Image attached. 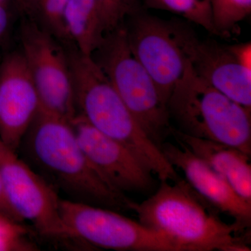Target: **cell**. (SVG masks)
Returning a JSON list of instances; mask_svg holds the SVG:
<instances>
[{"label":"cell","instance_id":"1","mask_svg":"<svg viewBox=\"0 0 251 251\" xmlns=\"http://www.w3.org/2000/svg\"><path fill=\"white\" fill-rule=\"evenodd\" d=\"M21 147L28 164L71 201L133 211L135 202L115 189L86 156L71 122L40 109Z\"/></svg>","mask_w":251,"mask_h":251},{"label":"cell","instance_id":"2","mask_svg":"<svg viewBox=\"0 0 251 251\" xmlns=\"http://www.w3.org/2000/svg\"><path fill=\"white\" fill-rule=\"evenodd\" d=\"M133 211L138 221L164 234L180 251H248L246 229L235 222L227 224L220 211L180 177L170 183L160 181L154 193Z\"/></svg>","mask_w":251,"mask_h":251},{"label":"cell","instance_id":"3","mask_svg":"<svg viewBox=\"0 0 251 251\" xmlns=\"http://www.w3.org/2000/svg\"><path fill=\"white\" fill-rule=\"evenodd\" d=\"M65 48L77 115L130 150L159 181L179 179L176 169L140 127L94 59L71 44Z\"/></svg>","mask_w":251,"mask_h":251},{"label":"cell","instance_id":"4","mask_svg":"<svg viewBox=\"0 0 251 251\" xmlns=\"http://www.w3.org/2000/svg\"><path fill=\"white\" fill-rule=\"evenodd\" d=\"M167 106L185 134L226 144L251 156V110L198 76L188 60Z\"/></svg>","mask_w":251,"mask_h":251},{"label":"cell","instance_id":"5","mask_svg":"<svg viewBox=\"0 0 251 251\" xmlns=\"http://www.w3.org/2000/svg\"><path fill=\"white\" fill-rule=\"evenodd\" d=\"M92 57L145 133L161 149L171 135V117L153 79L130 50L125 24L107 34Z\"/></svg>","mask_w":251,"mask_h":251},{"label":"cell","instance_id":"6","mask_svg":"<svg viewBox=\"0 0 251 251\" xmlns=\"http://www.w3.org/2000/svg\"><path fill=\"white\" fill-rule=\"evenodd\" d=\"M0 179L15 221H29L46 238L76 240L61 218L57 191L1 140Z\"/></svg>","mask_w":251,"mask_h":251},{"label":"cell","instance_id":"7","mask_svg":"<svg viewBox=\"0 0 251 251\" xmlns=\"http://www.w3.org/2000/svg\"><path fill=\"white\" fill-rule=\"evenodd\" d=\"M59 212L74 237L91 247L119 251H180L167 236L117 211L60 199Z\"/></svg>","mask_w":251,"mask_h":251},{"label":"cell","instance_id":"8","mask_svg":"<svg viewBox=\"0 0 251 251\" xmlns=\"http://www.w3.org/2000/svg\"><path fill=\"white\" fill-rule=\"evenodd\" d=\"M21 32V52L41 109L72 122L77 112L65 46L33 20L23 23Z\"/></svg>","mask_w":251,"mask_h":251},{"label":"cell","instance_id":"9","mask_svg":"<svg viewBox=\"0 0 251 251\" xmlns=\"http://www.w3.org/2000/svg\"><path fill=\"white\" fill-rule=\"evenodd\" d=\"M127 21L125 26L130 50L153 79L162 100L168 105L187 64L175 39L173 21L151 16L144 10Z\"/></svg>","mask_w":251,"mask_h":251},{"label":"cell","instance_id":"10","mask_svg":"<svg viewBox=\"0 0 251 251\" xmlns=\"http://www.w3.org/2000/svg\"><path fill=\"white\" fill-rule=\"evenodd\" d=\"M175 39L198 76L251 110V69L242 65L228 46L199 39L193 29L173 21Z\"/></svg>","mask_w":251,"mask_h":251},{"label":"cell","instance_id":"11","mask_svg":"<svg viewBox=\"0 0 251 251\" xmlns=\"http://www.w3.org/2000/svg\"><path fill=\"white\" fill-rule=\"evenodd\" d=\"M71 124L86 156L115 189L141 194L153 191L154 174L130 150L100 133L80 115Z\"/></svg>","mask_w":251,"mask_h":251},{"label":"cell","instance_id":"12","mask_svg":"<svg viewBox=\"0 0 251 251\" xmlns=\"http://www.w3.org/2000/svg\"><path fill=\"white\" fill-rule=\"evenodd\" d=\"M40 109L22 52L6 54L0 63V140L17 152Z\"/></svg>","mask_w":251,"mask_h":251},{"label":"cell","instance_id":"13","mask_svg":"<svg viewBox=\"0 0 251 251\" xmlns=\"http://www.w3.org/2000/svg\"><path fill=\"white\" fill-rule=\"evenodd\" d=\"M161 150L172 166L184 173L186 181L198 194L243 228L251 227V203L239 196L207 163L181 143L165 141Z\"/></svg>","mask_w":251,"mask_h":251},{"label":"cell","instance_id":"14","mask_svg":"<svg viewBox=\"0 0 251 251\" xmlns=\"http://www.w3.org/2000/svg\"><path fill=\"white\" fill-rule=\"evenodd\" d=\"M171 135L224 177L243 199L251 203V156L226 144L185 134L174 127Z\"/></svg>","mask_w":251,"mask_h":251},{"label":"cell","instance_id":"15","mask_svg":"<svg viewBox=\"0 0 251 251\" xmlns=\"http://www.w3.org/2000/svg\"><path fill=\"white\" fill-rule=\"evenodd\" d=\"M69 42L81 54L92 57L108 34L106 23L96 0H69L64 13Z\"/></svg>","mask_w":251,"mask_h":251},{"label":"cell","instance_id":"16","mask_svg":"<svg viewBox=\"0 0 251 251\" xmlns=\"http://www.w3.org/2000/svg\"><path fill=\"white\" fill-rule=\"evenodd\" d=\"M150 9L169 11L217 36L211 15L210 0H144Z\"/></svg>","mask_w":251,"mask_h":251},{"label":"cell","instance_id":"17","mask_svg":"<svg viewBox=\"0 0 251 251\" xmlns=\"http://www.w3.org/2000/svg\"><path fill=\"white\" fill-rule=\"evenodd\" d=\"M217 36L228 38L240 31L239 24L250 16L251 0H210Z\"/></svg>","mask_w":251,"mask_h":251},{"label":"cell","instance_id":"18","mask_svg":"<svg viewBox=\"0 0 251 251\" xmlns=\"http://www.w3.org/2000/svg\"><path fill=\"white\" fill-rule=\"evenodd\" d=\"M69 0H38L36 21L62 42H69L64 26V13Z\"/></svg>","mask_w":251,"mask_h":251},{"label":"cell","instance_id":"19","mask_svg":"<svg viewBox=\"0 0 251 251\" xmlns=\"http://www.w3.org/2000/svg\"><path fill=\"white\" fill-rule=\"evenodd\" d=\"M106 23L108 32L125 24L130 16L143 11L140 0H96Z\"/></svg>","mask_w":251,"mask_h":251},{"label":"cell","instance_id":"20","mask_svg":"<svg viewBox=\"0 0 251 251\" xmlns=\"http://www.w3.org/2000/svg\"><path fill=\"white\" fill-rule=\"evenodd\" d=\"M231 52L244 67L251 69V44L250 41L227 46Z\"/></svg>","mask_w":251,"mask_h":251},{"label":"cell","instance_id":"21","mask_svg":"<svg viewBox=\"0 0 251 251\" xmlns=\"http://www.w3.org/2000/svg\"><path fill=\"white\" fill-rule=\"evenodd\" d=\"M20 11L29 17V19L35 21L37 14L38 0H14Z\"/></svg>","mask_w":251,"mask_h":251},{"label":"cell","instance_id":"22","mask_svg":"<svg viewBox=\"0 0 251 251\" xmlns=\"http://www.w3.org/2000/svg\"><path fill=\"white\" fill-rule=\"evenodd\" d=\"M10 26V16L7 9L0 1V41L7 34Z\"/></svg>","mask_w":251,"mask_h":251},{"label":"cell","instance_id":"23","mask_svg":"<svg viewBox=\"0 0 251 251\" xmlns=\"http://www.w3.org/2000/svg\"><path fill=\"white\" fill-rule=\"evenodd\" d=\"M31 250H34V249L26 247L19 243L11 242V241L0 240V251Z\"/></svg>","mask_w":251,"mask_h":251},{"label":"cell","instance_id":"24","mask_svg":"<svg viewBox=\"0 0 251 251\" xmlns=\"http://www.w3.org/2000/svg\"><path fill=\"white\" fill-rule=\"evenodd\" d=\"M0 213H1V214L3 213L5 216H8L10 219L15 221L14 217H13L12 214H11V211H10L9 206H7L6 201H5L1 179H0Z\"/></svg>","mask_w":251,"mask_h":251},{"label":"cell","instance_id":"25","mask_svg":"<svg viewBox=\"0 0 251 251\" xmlns=\"http://www.w3.org/2000/svg\"><path fill=\"white\" fill-rule=\"evenodd\" d=\"M0 1H1V0H0Z\"/></svg>","mask_w":251,"mask_h":251},{"label":"cell","instance_id":"26","mask_svg":"<svg viewBox=\"0 0 251 251\" xmlns=\"http://www.w3.org/2000/svg\"><path fill=\"white\" fill-rule=\"evenodd\" d=\"M0 214H1V213H0Z\"/></svg>","mask_w":251,"mask_h":251}]
</instances>
